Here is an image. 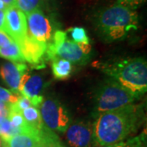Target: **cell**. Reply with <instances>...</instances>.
I'll use <instances>...</instances> for the list:
<instances>
[{
	"mask_svg": "<svg viewBox=\"0 0 147 147\" xmlns=\"http://www.w3.org/2000/svg\"><path fill=\"white\" fill-rule=\"evenodd\" d=\"M146 120L145 104H131L118 110L101 113L93 125L94 145L110 146L135 134Z\"/></svg>",
	"mask_w": 147,
	"mask_h": 147,
	"instance_id": "6da1fadb",
	"label": "cell"
},
{
	"mask_svg": "<svg viewBox=\"0 0 147 147\" xmlns=\"http://www.w3.org/2000/svg\"><path fill=\"white\" fill-rule=\"evenodd\" d=\"M96 30L107 42L125 38L139 26V17L135 10L115 4L100 11L96 18Z\"/></svg>",
	"mask_w": 147,
	"mask_h": 147,
	"instance_id": "7a4b0ae2",
	"label": "cell"
},
{
	"mask_svg": "<svg viewBox=\"0 0 147 147\" xmlns=\"http://www.w3.org/2000/svg\"><path fill=\"white\" fill-rule=\"evenodd\" d=\"M102 70L110 79L138 97L146 92L147 63L142 57L121 59L102 65Z\"/></svg>",
	"mask_w": 147,
	"mask_h": 147,
	"instance_id": "3957f363",
	"label": "cell"
},
{
	"mask_svg": "<svg viewBox=\"0 0 147 147\" xmlns=\"http://www.w3.org/2000/svg\"><path fill=\"white\" fill-rule=\"evenodd\" d=\"M139 97L110 79L100 85L94 96V113L97 116L101 113L118 110L133 104Z\"/></svg>",
	"mask_w": 147,
	"mask_h": 147,
	"instance_id": "277c9868",
	"label": "cell"
},
{
	"mask_svg": "<svg viewBox=\"0 0 147 147\" xmlns=\"http://www.w3.org/2000/svg\"><path fill=\"white\" fill-rule=\"evenodd\" d=\"M47 58L51 61L56 58H61L76 65H84L89 59L79 47L78 43L70 41L67 36H61L54 38L47 43Z\"/></svg>",
	"mask_w": 147,
	"mask_h": 147,
	"instance_id": "5b68a950",
	"label": "cell"
},
{
	"mask_svg": "<svg viewBox=\"0 0 147 147\" xmlns=\"http://www.w3.org/2000/svg\"><path fill=\"white\" fill-rule=\"evenodd\" d=\"M40 115L42 123L52 131L64 132L69 125L70 118L68 110L59 100L47 98L40 105Z\"/></svg>",
	"mask_w": 147,
	"mask_h": 147,
	"instance_id": "8992f818",
	"label": "cell"
},
{
	"mask_svg": "<svg viewBox=\"0 0 147 147\" xmlns=\"http://www.w3.org/2000/svg\"><path fill=\"white\" fill-rule=\"evenodd\" d=\"M28 34L38 41L45 43L51 42L53 36V27L50 20L41 9L26 15Z\"/></svg>",
	"mask_w": 147,
	"mask_h": 147,
	"instance_id": "52a82bcc",
	"label": "cell"
},
{
	"mask_svg": "<svg viewBox=\"0 0 147 147\" xmlns=\"http://www.w3.org/2000/svg\"><path fill=\"white\" fill-rule=\"evenodd\" d=\"M16 44L20 47L25 61L36 69L45 66V61L47 60L46 54L47 43L39 42L27 34L26 37Z\"/></svg>",
	"mask_w": 147,
	"mask_h": 147,
	"instance_id": "ba28073f",
	"label": "cell"
},
{
	"mask_svg": "<svg viewBox=\"0 0 147 147\" xmlns=\"http://www.w3.org/2000/svg\"><path fill=\"white\" fill-rule=\"evenodd\" d=\"M5 32L16 43L21 42L28 34L26 16L16 7H9L5 11Z\"/></svg>",
	"mask_w": 147,
	"mask_h": 147,
	"instance_id": "9c48e42d",
	"label": "cell"
},
{
	"mask_svg": "<svg viewBox=\"0 0 147 147\" xmlns=\"http://www.w3.org/2000/svg\"><path fill=\"white\" fill-rule=\"evenodd\" d=\"M93 127L85 122H77L66 130V140L71 147H91Z\"/></svg>",
	"mask_w": 147,
	"mask_h": 147,
	"instance_id": "30bf717a",
	"label": "cell"
},
{
	"mask_svg": "<svg viewBox=\"0 0 147 147\" xmlns=\"http://www.w3.org/2000/svg\"><path fill=\"white\" fill-rule=\"evenodd\" d=\"M28 72L27 65L24 62H7L0 66V77L11 91L18 94V88L21 76Z\"/></svg>",
	"mask_w": 147,
	"mask_h": 147,
	"instance_id": "8fae6325",
	"label": "cell"
},
{
	"mask_svg": "<svg viewBox=\"0 0 147 147\" xmlns=\"http://www.w3.org/2000/svg\"><path fill=\"white\" fill-rule=\"evenodd\" d=\"M43 87L44 83L42 77L38 74H34L30 75L20 92L31 101L33 106L37 108L40 106L43 100L42 96Z\"/></svg>",
	"mask_w": 147,
	"mask_h": 147,
	"instance_id": "7c38bea8",
	"label": "cell"
},
{
	"mask_svg": "<svg viewBox=\"0 0 147 147\" xmlns=\"http://www.w3.org/2000/svg\"><path fill=\"white\" fill-rule=\"evenodd\" d=\"M41 131L18 134L3 142L8 147H39L42 143Z\"/></svg>",
	"mask_w": 147,
	"mask_h": 147,
	"instance_id": "4fadbf2b",
	"label": "cell"
},
{
	"mask_svg": "<svg viewBox=\"0 0 147 147\" xmlns=\"http://www.w3.org/2000/svg\"><path fill=\"white\" fill-rule=\"evenodd\" d=\"M52 69L55 79L65 80L71 76L73 67L72 64L68 61L61 58H56L52 61Z\"/></svg>",
	"mask_w": 147,
	"mask_h": 147,
	"instance_id": "5bb4252c",
	"label": "cell"
},
{
	"mask_svg": "<svg viewBox=\"0 0 147 147\" xmlns=\"http://www.w3.org/2000/svg\"><path fill=\"white\" fill-rule=\"evenodd\" d=\"M21 114L27 125L36 131H40L44 127L42 118L40 115V112L37 110L36 107L34 106L28 107L26 110H23Z\"/></svg>",
	"mask_w": 147,
	"mask_h": 147,
	"instance_id": "9a60e30c",
	"label": "cell"
},
{
	"mask_svg": "<svg viewBox=\"0 0 147 147\" xmlns=\"http://www.w3.org/2000/svg\"><path fill=\"white\" fill-rule=\"evenodd\" d=\"M93 147H146V131H143L137 137L128 138L116 144L110 146L94 145Z\"/></svg>",
	"mask_w": 147,
	"mask_h": 147,
	"instance_id": "2e32d148",
	"label": "cell"
},
{
	"mask_svg": "<svg viewBox=\"0 0 147 147\" xmlns=\"http://www.w3.org/2000/svg\"><path fill=\"white\" fill-rule=\"evenodd\" d=\"M0 57L9 60L11 62H25L20 47L15 42L7 47H0Z\"/></svg>",
	"mask_w": 147,
	"mask_h": 147,
	"instance_id": "e0dca14e",
	"label": "cell"
},
{
	"mask_svg": "<svg viewBox=\"0 0 147 147\" xmlns=\"http://www.w3.org/2000/svg\"><path fill=\"white\" fill-rule=\"evenodd\" d=\"M41 135L42 143L39 147H65L63 144L60 142L57 136L46 126L42 127Z\"/></svg>",
	"mask_w": 147,
	"mask_h": 147,
	"instance_id": "ac0fdd59",
	"label": "cell"
},
{
	"mask_svg": "<svg viewBox=\"0 0 147 147\" xmlns=\"http://www.w3.org/2000/svg\"><path fill=\"white\" fill-rule=\"evenodd\" d=\"M42 6V0H16V7L25 15H27L34 11L40 9Z\"/></svg>",
	"mask_w": 147,
	"mask_h": 147,
	"instance_id": "d6986e66",
	"label": "cell"
},
{
	"mask_svg": "<svg viewBox=\"0 0 147 147\" xmlns=\"http://www.w3.org/2000/svg\"><path fill=\"white\" fill-rule=\"evenodd\" d=\"M70 35L73 38V42L76 43H89V38L87 34L86 30L83 27H73L69 30Z\"/></svg>",
	"mask_w": 147,
	"mask_h": 147,
	"instance_id": "ffe728a7",
	"label": "cell"
},
{
	"mask_svg": "<svg viewBox=\"0 0 147 147\" xmlns=\"http://www.w3.org/2000/svg\"><path fill=\"white\" fill-rule=\"evenodd\" d=\"M20 95L10 90L0 87V101L7 104H14L18 100Z\"/></svg>",
	"mask_w": 147,
	"mask_h": 147,
	"instance_id": "44dd1931",
	"label": "cell"
},
{
	"mask_svg": "<svg viewBox=\"0 0 147 147\" xmlns=\"http://www.w3.org/2000/svg\"><path fill=\"white\" fill-rule=\"evenodd\" d=\"M146 0H117L116 4L126 7L132 10H136Z\"/></svg>",
	"mask_w": 147,
	"mask_h": 147,
	"instance_id": "7402d4cb",
	"label": "cell"
},
{
	"mask_svg": "<svg viewBox=\"0 0 147 147\" xmlns=\"http://www.w3.org/2000/svg\"><path fill=\"white\" fill-rule=\"evenodd\" d=\"M13 42L14 40L5 31L0 30V47H7Z\"/></svg>",
	"mask_w": 147,
	"mask_h": 147,
	"instance_id": "603a6c76",
	"label": "cell"
},
{
	"mask_svg": "<svg viewBox=\"0 0 147 147\" xmlns=\"http://www.w3.org/2000/svg\"><path fill=\"white\" fill-rule=\"evenodd\" d=\"M9 104L0 101V116L7 118L8 112H9Z\"/></svg>",
	"mask_w": 147,
	"mask_h": 147,
	"instance_id": "cb8c5ba5",
	"label": "cell"
},
{
	"mask_svg": "<svg viewBox=\"0 0 147 147\" xmlns=\"http://www.w3.org/2000/svg\"><path fill=\"white\" fill-rule=\"evenodd\" d=\"M79 47L80 49L82 50V52L85 54V55H88L92 50V47L90 45V43H84V42H80L78 43Z\"/></svg>",
	"mask_w": 147,
	"mask_h": 147,
	"instance_id": "d4e9b609",
	"label": "cell"
},
{
	"mask_svg": "<svg viewBox=\"0 0 147 147\" xmlns=\"http://www.w3.org/2000/svg\"><path fill=\"white\" fill-rule=\"evenodd\" d=\"M0 30L5 31V11L0 10Z\"/></svg>",
	"mask_w": 147,
	"mask_h": 147,
	"instance_id": "484cf974",
	"label": "cell"
},
{
	"mask_svg": "<svg viewBox=\"0 0 147 147\" xmlns=\"http://www.w3.org/2000/svg\"><path fill=\"white\" fill-rule=\"evenodd\" d=\"M1 1H3L8 7H16V0H1Z\"/></svg>",
	"mask_w": 147,
	"mask_h": 147,
	"instance_id": "4316f807",
	"label": "cell"
},
{
	"mask_svg": "<svg viewBox=\"0 0 147 147\" xmlns=\"http://www.w3.org/2000/svg\"><path fill=\"white\" fill-rule=\"evenodd\" d=\"M7 8H8V7L6 5L5 3H4L3 1H1V0H0V10L4 11H5Z\"/></svg>",
	"mask_w": 147,
	"mask_h": 147,
	"instance_id": "83f0119b",
	"label": "cell"
},
{
	"mask_svg": "<svg viewBox=\"0 0 147 147\" xmlns=\"http://www.w3.org/2000/svg\"><path fill=\"white\" fill-rule=\"evenodd\" d=\"M4 119H5V117H3V116H0V125H1V123H2V122L4 120Z\"/></svg>",
	"mask_w": 147,
	"mask_h": 147,
	"instance_id": "f1b7e54d",
	"label": "cell"
},
{
	"mask_svg": "<svg viewBox=\"0 0 147 147\" xmlns=\"http://www.w3.org/2000/svg\"><path fill=\"white\" fill-rule=\"evenodd\" d=\"M2 147H8V146H7V144H6L5 142H3V146H2Z\"/></svg>",
	"mask_w": 147,
	"mask_h": 147,
	"instance_id": "f546056e",
	"label": "cell"
},
{
	"mask_svg": "<svg viewBox=\"0 0 147 147\" xmlns=\"http://www.w3.org/2000/svg\"><path fill=\"white\" fill-rule=\"evenodd\" d=\"M2 146H3V143H2V140L0 139V147H2Z\"/></svg>",
	"mask_w": 147,
	"mask_h": 147,
	"instance_id": "4dcf8cb0",
	"label": "cell"
},
{
	"mask_svg": "<svg viewBox=\"0 0 147 147\" xmlns=\"http://www.w3.org/2000/svg\"><path fill=\"white\" fill-rule=\"evenodd\" d=\"M42 1H49V0H42Z\"/></svg>",
	"mask_w": 147,
	"mask_h": 147,
	"instance_id": "1f68e13d",
	"label": "cell"
}]
</instances>
